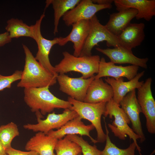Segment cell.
<instances>
[{
  "label": "cell",
  "instance_id": "cell-23",
  "mask_svg": "<svg viewBox=\"0 0 155 155\" xmlns=\"http://www.w3.org/2000/svg\"><path fill=\"white\" fill-rule=\"evenodd\" d=\"M81 0H47L45 9L51 4L54 11V29L55 35L58 32V26L60 18L69 10L77 5Z\"/></svg>",
  "mask_w": 155,
  "mask_h": 155
},
{
  "label": "cell",
  "instance_id": "cell-18",
  "mask_svg": "<svg viewBox=\"0 0 155 155\" xmlns=\"http://www.w3.org/2000/svg\"><path fill=\"white\" fill-rule=\"evenodd\" d=\"M113 2L118 11L134 8L138 11L136 18L150 21L155 16V0H115Z\"/></svg>",
  "mask_w": 155,
  "mask_h": 155
},
{
  "label": "cell",
  "instance_id": "cell-2",
  "mask_svg": "<svg viewBox=\"0 0 155 155\" xmlns=\"http://www.w3.org/2000/svg\"><path fill=\"white\" fill-rule=\"evenodd\" d=\"M49 87L24 88V100L31 111L45 115L55 108L70 109L72 105L70 102L55 96Z\"/></svg>",
  "mask_w": 155,
  "mask_h": 155
},
{
  "label": "cell",
  "instance_id": "cell-32",
  "mask_svg": "<svg viewBox=\"0 0 155 155\" xmlns=\"http://www.w3.org/2000/svg\"><path fill=\"white\" fill-rule=\"evenodd\" d=\"M92 2L95 3L100 5L111 4L113 2L112 0H92Z\"/></svg>",
  "mask_w": 155,
  "mask_h": 155
},
{
  "label": "cell",
  "instance_id": "cell-16",
  "mask_svg": "<svg viewBox=\"0 0 155 155\" xmlns=\"http://www.w3.org/2000/svg\"><path fill=\"white\" fill-rule=\"evenodd\" d=\"M82 120V119L78 116L68 121L59 129L56 131L51 130L46 134L57 140L63 138L68 135H86L88 137L94 144L98 143L97 141L90 135V131L95 128L94 126L92 124L85 125Z\"/></svg>",
  "mask_w": 155,
  "mask_h": 155
},
{
  "label": "cell",
  "instance_id": "cell-8",
  "mask_svg": "<svg viewBox=\"0 0 155 155\" xmlns=\"http://www.w3.org/2000/svg\"><path fill=\"white\" fill-rule=\"evenodd\" d=\"M37 123L35 124L28 123L23 125L24 129L34 132H41L46 134L54 129H58L69 121L78 116L75 111L69 108L64 109L62 113L56 114L55 112L49 113L46 119L40 113H36Z\"/></svg>",
  "mask_w": 155,
  "mask_h": 155
},
{
  "label": "cell",
  "instance_id": "cell-13",
  "mask_svg": "<svg viewBox=\"0 0 155 155\" xmlns=\"http://www.w3.org/2000/svg\"><path fill=\"white\" fill-rule=\"evenodd\" d=\"M96 50L107 56L114 64H130L147 69L148 58H140L135 56L131 50L120 46L113 49H103L96 47Z\"/></svg>",
  "mask_w": 155,
  "mask_h": 155
},
{
  "label": "cell",
  "instance_id": "cell-20",
  "mask_svg": "<svg viewBox=\"0 0 155 155\" xmlns=\"http://www.w3.org/2000/svg\"><path fill=\"white\" fill-rule=\"evenodd\" d=\"M113 91L111 86L101 78L94 79L88 88L84 102L88 103L107 102L113 98Z\"/></svg>",
  "mask_w": 155,
  "mask_h": 155
},
{
  "label": "cell",
  "instance_id": "cell-15",
  "mask_svg": "<svg viewBox=\"0 0 155 155\" xmlns=\"http://www.w3.org/2000/svg\"><path fill=\"white\" fill-rule=\"evenodd\" d=\"M139 67L133 65L126 66L117 65L111 62H106L105 58L102 57L100 59L98 73L94 78L98 79L107 77L117 80L125 77L130 80L137 74Z\"/></svg>",
  "mask_w": 155,
  "mask_h": 155
},
{
  "label": "cell",
  "instance_id": "cell-1",
  "mask_svg": "<svg viewBox=\"0 0 155 155\" xmlns=\"http://www.w3.org/2000/svg\"><path fill=\"white\" fill-rule=\"evenodd\" d=\"M22 46L25 55V63L17 87L24 88H38L55 85L57 82V77L36 59L26 45L22 44Z\"/></svg>",
  "mask_w": 155,
  "mask_h": 155
},
{
  "label": "cell",
  "instance_id": "cell-12",
  "mask_svg": "<svg viewBox=\"0 0 155 155\" xmlns=\"http://www.w3.org/2000/svg\"><path fill=\"white\" fill-rule=\"evenodd\" d=\"M120 105L130 120L133 130L139 136L140 142H143L146 140V137L140 117L142 111L137 101L135 90L127 93L121 100Z\"/></svg>",
  "mask_w": 155,
  "mask_h": 155
},
{
  "label": "cell",
  "instance_id": "cell-17",
  "mask_svg": "<svg viewBox=\"0 0 155 155\" xmlns=\"http://www.w3.org/2000/svg\"><path fill=\"white\" fill-rule=\"evenodd\" d=\"M143 71L138 73L132 79L128 81H124L123 78L117 80L107 77L105 79L106 82L111 87L113 93V99L117 103H120L123 98L128 93L133 90L140 88L144 83L143 81H139L140 79L144 74Z\"/></svg>",
  "mask_w": 155,
  "mask_h": 155
},
{
  "label": "cell",
  "instance_id": "cell-11",
  "mask_svg": "<svg viewBox=\"0 0 155 155\" xmlns=\"http://www.w3.org/2000/svg\"><path fill=\"white\" fill-rule=\"evenodd\" d=\"M94 77V75L87 79L82 76L73 78L65 74H59L57 80L60 90L77 100L84 102L88 87Z\"/></svg>",
  "mask_w": 155,
  "mask_h": 155
},
{
  "label": "cell",
  "instance_id": "cell-28",
  "mask_svg": "<svg viewBox=\"0 0 155 155\" xmlns=\"http://www.w3.org/2000/svg\"><path fill=\"white\" fill-rule=\"evenodd\" d=\"M70 140L78 144L80 147L82 155H101V151L95 145L92 146L81 136L77 135H68L65 136Z\"/></svg>",
  "mask_w": 155,
  "mask_h": 155
},
{
  "label": "cell",
  "instance_id": "cell-24",
  "mask_svg": "<svg viewBox=\"0 0 155 155\" xmlns=\"http://www.w3.org/2000/svg\"><path fill=\"white\" fill-rule=\"evenodd\" d=\"M5 29L11 39L21 37H28L33 39L32 25L28 26L22 20L14 18L8 20Z\"/></svg>",
  "mask_w": 155,
  "mask_h": 155
},
{
  "label": "cell",
  "instance_id": "cell-26",
  "mask_svg": "<svg viewBox=\"0 0 155 155\" xmlns=\"http://www.w3.org/2000/svg\"><path fill=\"white\" fill-rule=\"evenodd\" d=\"M55 150L56 155H77L82 153L80 146L70 140L66 136L63 138L58 140Z\"/></svg>",
  "mask_w": 155,
  "mask_h": 155
},
{
  "label": "cell",
  "instance_id": "cell-21",
  "mask_svg": "<svg viewBox=\"0 0 155 155\" xmlns=\"http://www.w3.org/2000/svg\"><path fill=\"white\" fill-rule=\"evenodd\" d=\"M58 140L43 132H38L27 142L25 149L36 152L40 155H56L54 151Z\"/></svg>",
  "mask_w": 155,
  "mask_h": 155
},
{
  "label": "cell",
  "instance_id": "cell-7",
  "mask_svg": "<svg viewBox=\"0 0 155 155\" xmlns=\"http://www.w3.org/2000/svg\"><path fill=\"white\" fill-rule=\"evenodd\" d=\"M45 16L44 13L35 24L32 25L33 39L37 44L38 49L35 58L45 69L57 77L59 74L56 72L54 67L51 64L49 56L52 47L56 44H59L62 37H56L53 40H49L43 36L41 31V25Z\"/></svg>",
  "mask_w": 155,
  "mask_h": 155
},
{
  "label": "cell",
  "instance_id": "cell-14",
  "mask_svg": "<svg viewBox=\"0 0 155 155\" xmlns=\"http://www.w3.org/2000/svg\"><path fill=\"white\" fill-rule=\"evenodd\" d=\"M72 29L69 34L65 37H62L59 45L63 46L68 42L73 43L74 52L73 55L80 56L89 34L90 28V20H82L72 25Z\"/></svg>",
  "mask_w": 155,
  "mask_h": 155
},
{
  "label": "cell",
  "instance_id": "cell-34",
  "mask_svg": "<svg viewBox=\"0 0 155 155\" xmlns=\"http://www.w3.org/2000/svg\"><path fill=\"white\" fill-rule=\"evenodd\" d=\"M77 155H82V153H80Z\"/></svg>",
  "mask_w": 155,
  "mask_h": 155
},
{
  "label": "cell",
  "instance_id": "cell-27",
  "mask_svg": "<svg viewBox=\"0 0 155 155\" xmlns=\"http://www.w3.org/2000/svg\"><path fill=\"white\" fill-rule=\"evenodd\" d=\"M17 125L11 122L0 127V142L5 149L11 147V143L13 139L19 135Z\"/></svg>",
  "mask_w": 155,
  "mask_h": 155
},
{
  "label": "cell",
  "instance_id": "cell-29",
  "mask_svg": "<svg viewBox=\"0 0 155 155\" xmlns=\"http://www.w3.org/2000/svg\"><path fill=\"white\" fill-rule=\"evenodd\" d=\"M22 71L17 70L12 75L4 76L0 74V91L11 88L12 84L16 81L20 80Z\"/></svg>",
  "mask_w": 155,
  "mask_h": 155
},
{
  "label": "cell",
  "instance_id": "cell-6",
  "mask_svg": "<svg viewBox=\"0 0 155 155\" xmlns=\"http://www.w3.org/2000/svg\"><path fill=\"white\" fill-rule=\"evenodd\" d=\"M90 21V31L80 56L92 55L93 48L103 41L106 42L108 47L115 48L120 46L117 37L110 31L105 25L100 23L96 15Z\"/></svg>",
  "mask_w": 155,
  "mask_h": 155
},
{
  "label": "cell",
  "instance_id": "cell-31",
  "mask_svg": "<svg viewBox=\"0 0 155 155\" xmlns=\"http://www.w3.org/2000/svg\"><path fill=\"white\" fill-rule=\"evenodd\" d=\"M11 40L7 32L0 34V47L11 42Z\"/></svg>",
  "mask_w": 155,
  "mask_h": 155
},
{
  "label": "cell",
  "instance_id": "cell-3",
  "mask_svg": "<svg viewBox=\"0 0 155 155\" xmlns=\"http://www.w3.org/2000/svg\"><path fill=\"white\" fill-rule=\"evenodd\" d=\"M62 54L63 58L54 67L58 74L74 71L80 73L83 78L87 79L98 73L100 59L99 56L76 57L66 51Z\"/></svg>",
  "mask_w": 155,
  "mask_h": 155
},
{
  "label": "cell",
  "instance_id": "cell-10",
  "mask_svg": "<svg viewBox=\"0 0 155 155\" xmlns=\"http://www.w3.org/2000/svg\"><path fill=\"white\" fill-rule=\"evenodd\" d=\"M112 7V4H97L92 0H81L74 8L66 13L63 17V20L65 25L69 26L81 20H90L98 11Z\"/></svg>",
  "mask_w": 155,
  "mask_h": 155
},
{
  "label": "cell",
  "instance_id": "cell-5",
  "mask_svg": "<svg viewBox=\"0 0 155 155\" xmlns=\"http://www.w3.org/2000/svg\"><path fill=\"white\" fill-rule=\"evenodd\" d=\"M67 101L72 105L70 109L75 111L82 119L88 120L94 126L97 132L98 142H104L106 134L102 127L101 117L105 112L107 102L88 103L77 100L69 96Z\"/></svg>",
  "mask_w": 155,
  "mask_h": 155
},
{
  "label": "cell",
  "instance_id": "cell-33",
  "mask_svg": "<svg viewBox=\"0 0 155 155\" xmlns=\"http://www.w3.org/2000/svg\"><path fill=\"white\" fill-rule=\"evenodd\" d=\"M0 155H7L5 150L0 142Z\"/></svg>",
  "mask_w": 155,
  "mask_h": 155
},
{
  "label": "cell",
  "instance_id": "cell-30",
  "mask_svg": "<svg viewBox=\"0 0 155 155\" xmlns=\"http://www.w3.org/2000/svg\"><path fill=\"white\" fill-rule=\"evenodd\" d=\"M5 151L7 155H40L34 151H23L14 149L12 147L6 149Z\"/></svg>",
  "mask_w": 155,
  "mask_h": 155
},
{
  "label": "cell",
  "instance_id": "cell-25",
  "mask_svg": "<svg viewBox=\"0 0 155 155\" xmlns=\"http://www.w3.org/2000/svg\"><path fill=\"white\" fill-rule=\"evenodd\" d=\"M104 120L106 131V145L103 150L101 151V155H135V151L137 149V146L134 142L125 149L119 148L112 142L109 136V132L104 117Z\"/></svg>",
  "mask_w": 155,
  "mask_h": 155
},
{
  "label": "cell",
  "instance_id": "cell-4",
  "mask_svg": "<svg viewBox=\"0 0 155 155\" xmlns=\"http://www.w3.org/2000/svg\"><path fill=\"white\" fill-rule=\"evenodd\" d=\"M120 105L114 101L113 98L106 102L104 117L109 115L110 119L113 117L114 119L111 124L108 123V127L115 136L122 140H125L128 135L130 140H132L137 146V150L142 155L141 149L138 146L137 140L139 139V136L129 126L131 123L127 116Z\"/></svg>",
  "mask_w": 155,
  "mask_h": 155
},
{
  "label": "cell",
  "instance_id": "cell-9",
  "mask_svg": "<svg viewBox=\"0 0 155 155\" xmlns=\"http://www.w3.org/2000/svg\"><path fill=\"white\" fill-rule=\"evenodd\" d=\"M152 80L148 78L142 85L137 89L138 102L142 113L146 120V127L150 133H155V101L151 90Z\"/></svg>",
  "mask_w": 155,
  "mask_h": 155
},
{
  "label": "cell",
  "instance_id": "cell-19",
  "mask_svg": "<svg viewBox=\"0 0 155 155\" xmlns=\"http://www.w3.org/2000/svg\"><path fill=\"white\" fill-rule=\"evenodd\" d=\"M145 24L130 23L117 36L121 46L131 50L140 45L144 40Z\"/></svg>",
  "mask_w": 155,
  "mask_h": 155
},
{
  "label": "cell",
  "instance_id": "cell-22",
  "mask_svg": "<svg viewBox=\"0 0 155 155\" xmlns=\"http://www.w3.org/2000/svg\"><path fill=\"white\" fill-rule=\"evenodd\" d=\"M137 11L134 8L122 10L110 15L109 18L105 25L108 29L117 36L135 18Z\"/></svg>",
  "mask_w": 155,
  "mask_h": 155
}]
</instances>
